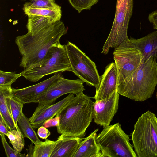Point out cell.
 I'll return each instance as SVG.
<instances>
[{
    "label": "cell",
    "instance_id": "ac0fdd59",
    "mask_svg": "<svg viewBox=\"0 0 157 157\" xmlns=\"http://www.w3.org/2000/svg\"><path fill=\"white\" fill-rule=\"evenodd\" d=\"M12 95V88L11 86H0V114L10 131L17 130L10 108V99Z\"/></svg>",
    "mask_w": 157,
    "mask_h": 157
},
{
    "label": "cell",
    "instance_id": "7c38bea8",
    "mask_svg": "<svg viewBox=\"0 0 157 157\" xmlns=\"http://www.w3.org/2000/svg\"><path fill=\"white\" fill-rule=\"evenodd\" d=\"M62 75L60 73H56L50 78L36 84L20 89L12 88L13 96L24 104L33 103Z\"/></svg>",
    "mask_w": 157,
    "mask_h": 157
},
{
    "label": "cell",
    "instance_id": "d4e9b609",
    "mask_svg": "<svg viewBox=\"0 0 157 157\" xmlns=\"http://www.w3.org/2000/svg\"><path fill=\"white\" fill-rule=\"evenodd\" d=\"M23 6L52 9H61V7L56 3L55 0H29Z\"/></svg>",
    "mask_w": 157,
    "mask_h": 157
},
{
    "label": "cell",
    "instance_id": "44dd1931",
    "mask_svg": "<svg viewBox=\"0 0 157 157\" xmlns=\"http://www.w3.org/2000/svg\"><path fill=\"white\" fill-rule=\"evenodd\" d=\"M23 10L27 15H33L48 17L57 21L61 20L62 16L61 9H52L23 6Z\"/></svg>",
    "mask_w": 157,
    "mask_h": 157
},
{
    "label": "cell",
    "instance_id": "5bb4252c",
    "mask_svg": "<svg viewBox=\"0 0 157 157\" xmlns=\"http://www.w3.org/2000/svg\"><path fill=\"white\" fill-rule=\"evenodd\" d=\"M74 94H70L62 100L53 104L36 113H33L29 120L34 129L43 126L45 122L59 113L74 97Z\"/></svg>",
    "mask_w": 157,
    "mask_h": 157
},
{
    "label": "cell",
    "instance_id": "52a82bcc",
    "mask_svg": "<svg viewBox=\"0 0 157 157\" xmlns=\"http://www.w3.org/2000/svg\"><path fill=\"white\" fill-rule=\"evenodd\" d=\"M133 0H117L115 16L109 36L103 47L101 53H108L110 48H115L129 40L127 32L132 16Z\"/></svg>",
    "mask_w": 157,
    "mask_h": 157
},
{
    "label": "cell",
    "instance_id": "d6a6232c",
    "mask_svg": "<svg viewBox=\"0 0 157 157\" xmlns=\"http://www.w3.org/2000/svg\"><path fill=\"white\" fill-rule=\"evenodd\" d=\"M156 99L157 100V92H156Z\"/></svg>",
    "mask_w": 157,
    "mask_h": 157
},
{
    "label": "cell",
    "instance_id": "30bf717a",
    "mask_svg": "<svg viewBox=\"0 0 157 157\" xmlns=\"http://www.w3.org/2000/svg\"><path fill=\"white\" fill-rule=\"evenodd\" d=\"M83 82L80 79L70 80L62 75L42 94L34 100L33 103H38L33 113H36L53 104L60 97L67 94L76 96L85 90Z\"/></svg>",
    "mask_w": 157,
    "mask_h": 157
},
{
    "label": "cell",
    "instance_id": "f1b7e54d",
    "mask_svg": "<svg viewBox=\"0 0 157 157\" xmlns=\"http://www.w3.org/2000/svg\"><path fill=\"white\" fill-rule=\"evenodd\" d=\"M59 121V113L55 116L54 118L50 119L47 121L44 125L45 127L48 128L53 126H57Z\"/></svg>",
    "mask_w": 157,
    "mask_h": 157
},
{
    "label": "cell",
    "instance_id": "4fadbf2b",
    "mask_svg": "<svg viewBox=\"0 0 157 157\" xmlns=\"http://www.w3.org/2000/svg\"><path fill=\"white\" fill-rule=\"evenodd\" d=\"M117 69L115 63L112 62L106 66L104 72L100 76V84L96 89L93 98L97 101L109 97L117 90Z\"/></svg>",
    "mask_w": 157,
    "mask_h": 157
},
{
    "label": "cell",
    "instance_id": "9c48e42d",
    "mask_svg": "<svg viewBox=\"0 0 157 157\" xmlns=\"http://www.w3.org/2000/svg\"><path fill=\"white\" fill-rule=\"evenodd\" d=\"M113 55L117 72L118 86L143 63V56L129 39L115 48Z\"/></svg>",
    "mask_w": 157,
    "mask_h": 157
},
{
    "label": "cell",
    "instance_id": "9a60e30c",
    "mask_svg": "<svg viewBox=\"0 0 157 157\" xmlns=\"http://www.w3.org/2000/svg\"><path fill=\"white\" fill-rule=\"evenodd\" d=\"M84 138L61 134L56 140L50 157H73Z\"/></svg>",
    "mask_w": 157,
    "mask_h": 157
},
{
    "label": "cell",
    "instance_id": "6da1fadb",
    "mask_svg": "<svg viewBox=\"0 0 157 157\" xmlns=\"http://www.w3.org/2000/svg\"><path fill=\"white\" fill-rule=\"evenodd\" d=\"M67 30L60 20L34 34L28 33L17 36L15 43L22 56L20 66L24 70L39 63L52 47L60 43V38Z\"/></svg>",
    "mask_w": 157,
    "mask_h": 157
},
{
    "label": "cell",
    "instance_id": "d6986e66",
    "mask_svg": "<svg viewBox=\"0 0 157 157\" xmlns=\"http://www.w3.org/2000/svg\"><path fill=\"white\" fill-rule=\"evenodd\" d=\"M26 28L28 33L34 34L43 29L57 21L56 20L44 16L29 15Z\"/></svg>",
    "mask_w": 157,
    "mask_h": 157
},
{
    "label": "cell",
    "instance_id": "4dcf8cb0",
    "mask_svg": "<svg viewBox=\"0 0 157 157\" xmlns=\"http://www.w3.org/2000/svg\"><path fill=\"white\" fill-rule=\"evenodd\" d=\"M148 19L150 22L153 24L154 28L157 30V10L149 14Z\"/></svg>",
    "mask_w": 157,
    "mask_h": 157
},
{
    "label": "cell",
    "instance_id": "836d02e7",
    "mask_svg": "<svg viewBox=\"0 0 157 157\" xmlns=\"http://www.w3.org/2000/svg\"></svg>",
    "mask_w": 157,
    "mask_h": 157
},
{
    "label": "cell",
    "instance_id": "7a4b0ae2",
    "mask_svg": "<svg viewBox=\"0 0 157 157\" xmlns=\"http://www.w3.org/2000/svg\"><path fill=\"white\" fill-rule=\"evenodd\" d=\"M94 103L83 93L75 97L59 113L58 133L83 138L93 119Z\"/></svg>",
    "mask_w": 157,
    "mask_h": 157
},
{
    "label": "cell",
    "instance_id": "cb8c5ba5",
    "mask_svg": "<svg viewBox=\"0 0 157 157\" xmlns=\"http://www.w3.org/2000/svg\"><path fill=\"white\" fill-rule=\"evenodd\" d=\"M10 104L11 114L17 130L21 131L18 125V121L24 104L14 98L13 95L10 98Z\"/></svg>",
    "mask_w": 157,
    "mask_h": 157
},
{
    "label": "cell",
    "instance_id": "e0dca14e",
    "mask_svg": "<svg viewBox=\"0 0 157 157\" xmlns=\"http://www.w3.org/2000/svg\"><path fill=\"white\" fill-rule=\"evenodd\" d=\"M96 129L80 142L73 157H101V153L96 141Z\"/></svg>",
    "mask_w": 157,
    "mask_h": 157
},
{
    "label": "cell",
    "instance_id": "277c9868",
    "mask_svg": "<svg viewBox=\"0 0 157 157\" xmlns=\"http://www.w3.org/2000/svg\"><path fill=\"white\" fill-rule=\"evenodd\" d=\"M134 150L138 157H157V117L147 111L140 117L132 134Z\"/></svg>",
    "mask_w": 157,
    "mask_h": 157
},
{
    "label": "cell",
    "instance_id": "83f0119b",
    "mask_svg": "<svg viewBox=\"0 0 157 157\" xmlns=\"http://www.w3.org/2000/svg\"><path fill=\"white\" fill-rule=\"evenodd\" d=\"M1 140L6 155L7 157H25V154L16 151L14 149L12 148L7 143L5 135L0 132Z\"/></svg>",
    "mask_w": 157,
    "mask_h": 157
},
{
    "label": "cell",
    "instance_id": "5b68a950",
    "mask_svg": "<svg viewBox=\"0 0 157 157\" xmlns=\"http://www.w3.org/2000/svg\"><path fill=\"white\" fill-rule=\"evenodd\" d=\"M96 140L101 157H137L129 137L119 123L103 127Z\"/></svg>",
    "mask_w": 157,
    "mask_h": 157
},
{
    "label": "cell",
    "instance_id": "7402d4cb",
    "mask_svg": "<svg viewBox=\"0 0 157 157\" xmlns=\"http://www.w3.org/2000/svg\"><path fill=\"white\" fill-rule=\"evenodd\" d=\"M56 143V141L45 139L33 146L32 157H50Z\"/></svg>",
    "mask_w": 157,
    "mask_h": 157
},
{
    "label": "cell",
    "instance_id": "603a6c76",
    "mask_svg": "<svg viewBox=\"0 0 157 157\" xmlns=\"http://www.w3.org/2000/svg\"><path fill=\"white\" fill-rule=\"evenodd\" d=\"M6 136L13 149L16 151L20 152L25 146L24 136L21 132L15 129L9 130Z\"/></svg>",
    "mask_w": 157,
    "mask_h": 157
},
{
    "label": "cell",
    "instance_id": "8fae6325",
    "mask_svg": "<svg viewBox=\"0 0 157 157\" xmlns=\"http://www.w3.org/2000/svg\"><path fill=\"white\" fill-rule=\"evenodd\" d=\"M119 94L116 90L109 97L95 101L93 105V119L103 127L110 125L118 108Z\"/></svg>",
    "mask_w": 157,
    "mask_h": 157
},
{
    "label": "cell",
    "instance_id": "ba28073f",
    "mask_svg": "<svg viewBox=\"0 0 157 157\" xmlns=\"http://www.w3.org/2000/svg\"><path fill=\"white\" fill-rule=\"evenodd\" d=\"M73 72L83 82L97 89L100 76L94 62L73 43L68 41L65 45Z\"/></svg>",
    "mask_w": 157,
    "mask_h": 157
},
{
    "label": "cell",
    "instance_id": "f546056e",
    "mask_svg": "<svg viewBox=\"0 0 157 157\" xmlns=\"http://www.w3.org/2000/svg\"><path fill=\"white\" fill-rule=\"evenodd\" d=\"M37 134L40 138L42 139H46L51 134L50 132L44 126L38 128Z\"/></svg>",
    "mask_w": 157,
    "mask_h": 157
},
{
    "label": "cell",
    "instance_id": "8992f818",
    "mask_svg": "<svg viewBox=\"0 0 157 157\" xmlns=\"http://www.w3.org/2000/svg\"><path fill=\"white\" fill-rule=\"evenodd\" d=\"M71 70L65 45L59 43L52 47L40 62L21 73L26 79L36 82L46 75Z\"/></svg>",
    "mask_w": 157,
    "mask_h": 157
},
{
    "label": "cell",
    "instance_id": "ffe728a7",
    "mask_svg": "<svg viewBox=\"0 0 157 157\" xmlns=\"http://www.w3.org/2000/svg\"><path fill=\"white\" fill-rule=\"evenodd\" d=\"M18 125L24 136L34 144L41 142L29 120L22 111L18 121Z\"/></svg>",
    "mask_w": 157,
    "mask_h": 157
},
{
    "label": "cell",
    "instance_id": "2e32d148",
    "mask_svg": "<svg viewBox=\"0 0 157 157\" xmlns=\"http://www.w3.org/2000/svg\"><path fill=\"white\" fill-rule=\"evenodd\" d=\"M129 39L136 48L141 52L143 63L148 61L152 56L157 58V30L141 38H130Z\"/></svg>",
    "mask_w": 157,
    "mask_h": 157
},
{
    "label": "cell",
    "instance_id": "484cf974",
    "mask_svg": "<svg viewBox=\"0 0 157 157\" xmlns=\"http://www.w3.org/2000/svg\"><path fill=\"white\" fill-rule=\"evenodd\" d=\"M21 73L16 74L13 72H6L0 71V86H11L17 79L21 76Z\"/></svg>",
    "mask_w": 157,
    "mask_h": 157
},
{
    "label": "cell",
    "instance_id": "4316f807",
    "mask_svg": "<svg viewBox=\"0 0 157 157\" xmlns=\"http://www.w3.org/2000/svg\"><path fill=\"white\" fill-rule=\"evenodd\" d=\"M99 0H68L69 3L78 13L84 10H90Z\"/></svg>",
    "mask_w": 157,
    "mask_h": 157
},
{
    "label": "cell",
    "instance_id": "3957f363",
    "mask_svg": "<svg viewBox=\"0 0 157 157\" xmlns=\"http://www.w3.org/2000/svg\"><path fill=\"white\" fill-rule=\"evenodd\" d=\"M157 58L152 56L117 87L121 95L142 102L151 98L157 85Z\"/></svg>",
    "mask_w": 157,
    "mask_h": 157
},
{
    "label": "cell",
    "instance_id": "1f68e13d",
    "mask_svg": "<svg viewBox=\"0 0 157 157\" xmlns=\"http://www.w3.org/2000/svg\"><path fill=\"white\" fill-rule=\"evenodd\" d=\"M9 130L7 125L4 120L2 116L0 115V132L6 136Z\"/></svg>",
    "mask_w": 157,
    "mask_h": 157
}]
</instances>
